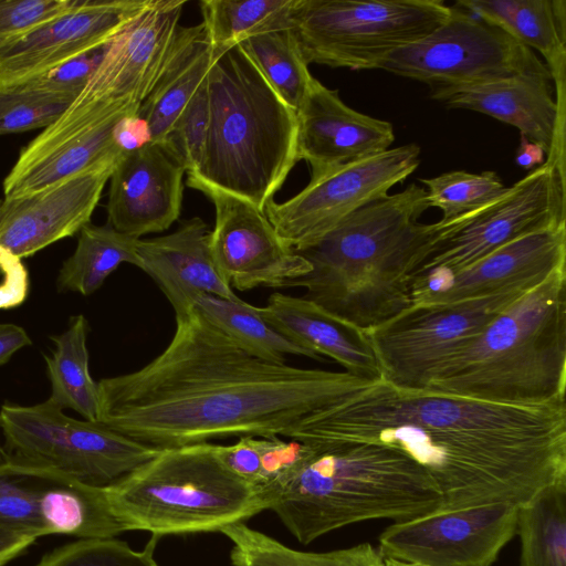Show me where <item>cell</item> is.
<instances>
[{"mask_svg": "<svg viewBox=\"0 0 566 566\" xmlns=\"http://www.w3.org/2000/svg\"><path fill=\"white\" fill-rule=\"evenodd\" d=\"M322 449L375 443L421 465L439 511L521 505L566 481V402L505 405L394 386L380 377L290 437Z\"/></svg>", "mask_w": 566, "mask_h": 566, "instance_id": "obj_1", "label": "cell"}, {"mask_svg": "<svg viewBox=\"0 0 566 566\" xmlns=\"http://www.w3.org/2000/svg\"><path fill=\"white\" fill-rule=\"evenodd\" d=\"M373 380L260 359L192 308L140 369L97 382L96 423L158 450L231 437L289 438Z\"/></svg>", "mask_w": 566, "mask_h": 566, "instance_id": "obj_2", "label": "cell"}, {"mask_svg": "<svg viewBox=\"0 0 566 566\" xmlns=\"http://www.w3.org/2000/svg\"><path fill=\"white\" fill-rule=\"evenodd\" d=\"M428 208L416 184L366 205L297 251L311 271L282 287H304L303 297L360 333L391 319L411 306L417 270L474 213L418 222Z\"/></svg>", "mask_w": 566, "mask_h": 566, "instance_id": "obj_3", "label": "cell"}, {"mask_svg": "<svg viewBox=\"0 0 566 566\" xmlns=\"http://www.w3.org/2000/svg\"><path fill=\"white\" fill-rule=\"evenodd\" d=\"M303 545L369 520L408 521L440 510L441 492L403 452L375 443L340 444L307 453L260 491Z\"/></svg>", "mask_w": 566, "mask_h": 566, "instance_id": "obj_4", "label": "cell"}, {"mask_svg": "<svg viewBox=\"0 0 566 566\" xmlns=\"http://www.w3.org/2000/svg\"><path fill=\"white\" fill-rule=\"evenodd\" d=\"M208 128L187 185L243 198L264 211L298 161L296 112L235 45L207 75Z\"/></svg>", "mask_w": 566, "mask_h": 566, "instance_id": "obj_5", "label": "cell"}, {"mask_svg": "<svg viewBox=\"0 0 566 566\" xmlns=\"http://www.w3.org/2000/svg\"><path fill=\"white\" fill-rule=\"evenodd\" d=\"M424 389L505 405L566 402V266L504 308Z\"/></svg>", "mask_w": 566, "mask_h": 566, "instance_id": "obj_6", "label": "cell"}, {"mask_svg": "<svg viewBox=\"0 0 566 566\" xmlns=\"http://www.w3.org/2000/svg\"><path fill=\"white\" fill-rule=\"evenodd\" d=\"M107 491L126 531L159 537L220 532L264 511L259 490L230 471L212 443L160 450Z\"/></svg>", "mask_w": 566, "mask_h": 566, "instance_id": "obj_7", "label": "cell"}, {"mask_svg": "<svg viewBox=\"0 0 566 566\" xmlns=\"http://www.w3.org/2000/svg\"><path fill=\"white\" fill-rule=\"evenodd\" d=\"M450 14L442 0H296L290 27L307 64L375 70Z\"/></svg>", "mask_w": 566, "mask_h": 566, "instance_id": "obj_8", "label": "cell"}, {"mask_svg": "<svg viewBox=\"0 0 566 566\" xmlns=\"http://www.w3.org/2000/svg\"><path fill=\"white\" fill-rule=\"evenodd\" d=\"M0 432L8 462L55 471L102 488L122 480L160 451L96 422L69 417L49 399L33 406L3 403Z\"/></svg>", "mask_w": 566, "mask_h": 566, "instance_id": "obj_9", "label": "cell"}, {"mask_svg": "<svg viewBox=\"0 0 566 566\" xmlns=\"http://www.w3.org/2000/svg\"><path fill=\"white\" fill-rule=\"evenodd\" d=\"M528 290L447 304H412L363 332L380 378L401 388L424 389L437 371Z\"/></svg>", "mask_w": 566, "mask_h": 566, "instance_id": "obj_10", "label": "cell"}, {"mask_svg": "<svg viewBox=\"0 0 566 566\" xmlns=\"http://www.w3.org/2000/svg\"><path fill=\"white\" fill-rule=\"evenodd\" d=\"M377 69L423 82L430 88L479 84L517 74L551 76L531 49L457 6L433 32L394 50Z\"/></svg>", "mask_w": 566, "mask_h": 566, "instance_id": "obj_11", "label": "cell"}, {"mask_svg": "<svg viewBox=\"0 0 566 566\" xmlns=\"http://www.w3.org/2000/svg\"><path fill=\"white\" fill-rule=\"evenodd\" d=\"M420 164V147L407 144L339 166L317 177L291 199L270 201L265 216L282 241L302 251L366 205L384 198Z\"/></svg>", "mask_w": 566, "mask_h": 566, "instance_id": "obj_12", "label": "cell"}, {"mask_svg": "<svg viewBox=\"0 0 566 566\" xmlns=\"http://www.w3.org/2000/svg\"><path fill=\"white\" fill-rule=\"evenodd\" d=\"M138 109L117 102H75L21 148L3 179V198L41 191L91 170L116 165L125 150L116 138Z\"/></svg>", "mask_w": 566, "mask_h": 566, "instance_id": "obj_13", "label": "cell"}, {"mask_svg": "<svg viewBox=\"0 0 566 566\" xmlns=\"http://www.w3.org/2000/svg\"><path fill=\"white\" fill-rule=\"evenodd\" d=\"M566 224V178L548 163L475 211L415 273H454L526 234ZM413 275V276H415Z\"/></svg>", "mask_w": 566, "mask_h": 566, "instance_id": "obj_14", "label": "cell"}, {"mask_svg": "<svg viewBox=\"0 0 566 566\" xmlns=\"http://www.w3.org/2000/svg\"><path fill=\"white\" fill-rule=\"evenodd\" d=\"M516 510L488 504L396 522L380 534L378 552L413 566H491L515 535Z\"/></svg>", "mask_w": 566, "mask_h": 566, "instance_id": "obj_15", "label": "cell"}, {"mask_svg": "<svg viewBox=\"0 0 566 566\" xmlns=\"http://www.w3.org/2000/svg\"><path fill=\"white\" fill-rule=\"evenodd\" d=\"M199 191L213 203L210 251L220 276L231 287H282L311 271L310 263L282 241L264 211L217 189Z\"/></svg>", "mask_w": 566, "mask_h": 566, "instance_id": "obj_16", "label": "cell"}, {"mask_svg": "<svg viewBox=\"0 0 566 566\" xmlns=\"http://www.w3.org/2000/svg\"><path fill=\"white\" fill-rule=\"evenodd\" d=\"M149 0H77L69 13L0 46V88L49 73L106 46Z\"/></svg>", "mask_w": 566, "mask_h": 566, "instance_id": "obj_17", "label": "cell"}, {"mask_svg": "<svg viewBox=\"0 0 566 566\" xmlns=\"http://www.w3.org/2000/svg\"><path fill=\"white\" fill-rule=\"evenodd\" d=\"M562 266H566V224L521 237L454 273L416 274L411 305L455 303L530 290Z\"/></svg>", "mask_w": 566, "mask_h": 566, "instance_id": "obj_18", "label": "cell"}, {"mask_svg": "<svg viewBox=\"0 0 566 566\" xmlns=\"http://www.w3.org/2000/svg\"><path fill=\"white\" fill-rule=\"evenodd\" d=\"M186 0H149L103 51L75 102L109 101L139 111L170 55Z\"/></svg>", "mask_w": 566, "mask_h": 566, "instance_id": "obj_19", "label": "cell"}, {"mask_svg": "<svg viewBox=\"0 0 566 566\" xmlns=\"http://www.w3.org/2000/svg\"><path fill=\"white\" fill-rule=\"evenodd\" d=\"M433 99L449 107L483 113L518 129L539 145L545 161L565 175L566 112L554 98L551 76L517 74L490 82L430 88Z\"/></svg>", "mask_w": 566, "mask_h": 566, "instance_id": "obj_20", "label": "cell"}, {"mask_svg": "<svg viewBox=\"0 0 566 566\" xmlns=\"http://www.w3.org/2000/svg\"><path fill=\"white\" fill-rule=\"evenodd\" d=\"M185 172L164 145L125 151L108 180L107 223L135 239L167 230L181 211Z\"/></svg>", "mask_w": 566, "mask_h": 566, "instance_id": "obj_21", "label": "cell"}, {"mask_svg": "<svg viewBox=\"0 0 566 566\" xmlns=\"http://www.w3.org/2000/svg\"><path fill=\"white\" fill-rule=\"evenodd\" d=\"M115 166L34 193L0 199V251L23 259L78 233L91 222Z\"/></svg>", "mask_w": 566, "mask_h": 566, "instance_id": "obj_22", "label": "cell"}, {"mask_svg": "<svg viewBox=\"0 0 566 566\" xmlns=\"http://www.w3.org/2000/svg\"><path fill=\"white\" fill-rule=\"evenodd\" d=\"M297 159L311 167V178L374 156L395 140L391 123L359 113L346 105L337 90L315 77L296 109Z\"/></svg>", "mask_w": 566, "mask_h": 566, "instance_id": "obj_23", "label": "cell"}, {"mask_svg": "<svg viewBox=\"0 0 566 566\" xmlns=\"http://www.w3.org/2000/svg\"><path fill=\"white\" fill-rule=\"evenodd\" d=\"M142 270L158 284L184 317L202 295L241 301L220 276L210 251V230L199 217L185 220L172 233L138 241Z\"/></svg>", "mask_w": 566, "mask_h": 566, "instance_id": "obj_24", "label": "cell"}, {"mask_svg": "<svg viewBox=\"0 0 566 566\" xmlns=\"http://www.w3.org/2000/svg\"><path fill=\"white\" fill-rule=\"evenodd\" d=\"M261 317L280 334L310 352L316 359L332 358L354 376L380 377L375 356L363 334L346 326L305 297L281 292L259 307Z\"/></svg>", "mask_w": 566, "mask_h": 566, "instance_id": "obj_25", "label": "cell"}, {"mask_svg": "<svg viewBox=\"0 0 566 566\" xmlns=\"http://www.w3.org/2000/svg\"><path fill=\"white\" fill-rule=\"evenodd\" d=\"M455 6L537 51L554 83L556 103L566 112L565 0H459Z\"/></svg>", "mask_w": 566, "mask_h": 566, "instance_id": "obj_26", "label": "cell"}, {"mask_svg": "<svg viewBox=\"0 0 566 566\" xmlns=\"http://www.w3.org/2000/svg\"><path fill=\"white\" fill-rule=\"evenodd\" d=\"M12 465L31 480L45 535L94 539L126 532L112 507L107 486L91 485L51 470Z\"/></svg>", "mask_w": 566, "mask_h": 566, "instance_id": "obj_27", "label": "cell"}, {"mask_svg": "<svg viewBox=\"0 0 566 566\" xmlns=\"http://www.w3.org/2000/svg\"><path fill=\"white\" fill-rule=\"evenodd\" d=\"M214 61L203 24L179 27L168 61L137 113L147 143L166 145L187 103Z\"/></svg>", "mask_w": 566, "mask_h": 566, "instance_id": "obj_28", "label": "cell"}, {"mask_svg": "<svg viewBox=\"0 0 566 566\" xmlns=\"http://www.w3.org/2000/svg\"><path fill=\"white\" fill-rule=\"evenodd\" d=\"M87 333V319L80 314L70 319L63 333L51 337L54 349L44 357L51 382L48 399L62 410L72 409L84 420L96 422L98 386L90 374Z\"/></svg>", "mask_w": 566, "mask_h": 566, "instance_id": "obj_29", "label": "cell"}, {"mask_svg": "<svg viewBox=\"0 0 566 566\" xmlns=\"http://www.w3.org/2000/svg\"><path fill=\"white\" fill-rule=\"evenodd\" d=\"M138 241L139 239L124 234L108 223H86L78 232L73 254L60 269L57 290L87 296L98 290L122 263H129L142 270Z\"/></svg>", "mask_w": 566, "mask_h": 566, "instance_id": "obj_30", "label": "cell"}, {"mask_svg": "<svg viewBox=\"0 0 566 566\" xmlns=\"http://www.w3.org/2000/svg\"><path fill=\"white\" fill-rule=\"evenodd\" d=\"M232 543L234 566H385L378 549L364 543L350 548L314 553L285 546L244 522L220 531Z\"/></svg>", "mask_w": 566, "mask_h": 566, "instance_id": "obj_31", "label": "cell"}, {"mask_svg": "<svg viewBox=\"0 0 566 566\" xmlns=\"http://www.w3.org/2000/svg\"><path fill=\"white\" fill-rule=\"evenodd\" d=\"M521 566H566V481L517 506Z\"/></svg>", "mask_w": 566, "mask_h": 566, "instance_id": "obj_32", "label": "cell"}, {"mask_svg": "<svg viewBox=\"0 0 566 566\" xmlns=\"http://www.w3.org/2000/svg\"><path fill=\"white\" fill-rule=\"evenodd\" d=\"M193 308L238 346L260 359L274 364H285V355L316 359L310 352L270 326L261 317L258 306L243 300L231 301L202 295L197 298Z\"/></svg>", "mask_w": 566, "mask_h": 566, "instance_id": "obj_33", "label": "cell"}, {"mask_svg": "<svg viewBox=\"0 0 566 566\" xmlns=\"http://www.w3.org/2000/svg\"><path fill=\"white\" fill-rule=\"evenodd\" d=\"M238 45L273 91L296 112L313 76L292 28L269 29Z\"/></svg>", "mask_w": 566, "mask_h": 566, "instance_id": "obj_34", "label": "cell"}, {"mask_svg": "<svg viewBox=\"0 0 566 566\" xmlns=\"http://www.w3.org/2000/svg\"><path fill=\"white\" fill-rule=\"evenodd\" d=\"M296 0H202L200 10L214 60L262 31L290 25Z\"/></svg>", "mask_w": 566, "mask_h": 566, "instance_id": "obj_35", "label": "cell"}, {"mask_svg": "<svg viewBox=\"0 0 566 566\" xmlns=\"http://www.w3.org/2000/svg\"><path fill=\"white\" fill-rule=\"evenodd\" d=\"M420 182L427 187L429 208H439L442 211L441 220L443 221L475 212L509 189L495 171L471 174L455 170L420 179Z\"/></svg>", "mask_w": 566, "mask_h": 566, "instance_id": "obj_36", "label": "cell"}, {"mask_svg": "<svg viewBox=\"0 0 566 566\" xmlns=\"http://www.w3.org/2000/svg\"><path fill=\"white\" fill-rule=\"evenodd\" d=\"M77 97L31 81L0 88V135L44 129Z\"/></svg>", "mask_w": 566, "mask_h": 566, "instance_id": "obj_37", "label": "cell"}, {"mask_svg": "<svg viewBox=\"0 0 566 566\" xmlns=\"http://www.w3.org/2000/svg\"><path fill=\"white\" fill-rule=\"evenodd\" d=\"M159 538L153 535L142 551L114 537L77 539L45 554L36 566H159L154 557Z\"/></svg>", "mask_w": 566, "mask_h": 566, "instance_id": "obj_38", "label": "cell"}, {"mask_svg": "<svg viewBox=\"0 0 566 566\" xmlns=\"http://www.w3.org/2000/svg\"><path fill=\"white\" fill-rule=\"evenodd\" d=\"M0 526L35 539L45 535L30 478L7 460L0 465Z\"/></svg>", "mask_w": 566, "mask_h": 566, "instance_id": "obj_39", "label": "cell"}, {"mask_svg": "<svg viewBox=\"0 0 566 566\" xmlns=\"http://www.w3.org/2000/svg\"><path fill=\"white\" fill-rule=\"evenodd\" d=\"M208 128L207 77L179 114L165 147L182 165L187 176L201 161Z\"/></svg>", "mask_w": 566, "mask_h": 566, "instance_id": "obj_40", "label": "cell"}, {"mask_svg": "<svg viewBox=\"0 0 566 566\" xmlns=\"http://www.w3.org/2000/svg\"><path fill=\"white\" fill-rule=\"evenodd\" d=\"M77 0H0V46L69 13Z\"/></svg>", "mask_w": 566, "mask_h": 566, "instance_id": "obj_41", "label": "cell"}, {"mask_svg": "<svg viewBox=\"0 0 566 566\" xmlns=\"http://www.w3.org/2000/svg\"><path fill=\"white\" fill-rule=\"evenodd\" d=\"M0 310L23 304L29 294V272L22 259L0 251Z\"/></svg>", "mask_w": 566, "mask_h": 566, "instance_id": "obj_42", "label": "cell"}, {"mask_svg": "<svg viewBox=\"0 0 566 566\" xmlns=\"http://www.w3.org/2000/svg\"><path fill=\"white\" fill-rule=\"evenodd\" d=\"M31 344V338L21 326L0 324V365L8 363L15 352Z\"/></svg>", "mask_w": 566, "mask_h": 566, "instance_id": "obj_43", "label": "cell"}, {"mask_svg": "<svg viewBox=\"0 0 566 566\" xmlns=\"http://www.w3.org/2000/svg\"><path fill=\"white\" fill-rule=\"evenodd\" d=\"M34 541L32 536L0 526V566L18 557Z\"/></svg>", "mask_w": 566, "mask_h": 566, "instance_id": "obj_44", "label": "cell"}, {"mask_svg": "<svg viewBox=\"0 0 566 566\" xmlns=\"http://www.w3.org/2000/svg\"><path fill=\"white\" fill-rule=\"evenodd\" d=\"M544 149L525 137L521 136V142L515 155L516 164L527 170H533L536 166H541L545 163Z\"/></svg>", "mask_w": 566, "mask_h": 566, "instance_id": "obj_45", "label": "cell"}, {"mask_svg": "<svg viewBox=\"0 0 566 566\" xmlns=\"http://www.w3.org/2000/svg\"><path fill=\"white\" fill-rule=\"evenodd\" d=\"M384 564H385V566H413V565L403 564V563L395 562V560H390V559H384Z\"/></svg>", "mask_w": 566, "mask_h": 566, "instance_id": "obj_46", "label": "cell"}, {"mask_svg": "<svg viewBox=\"0 0 566 566\" xmlns=\"http://www.w3.org/2000/svg\"><path fill=\"white\" fill-rule=\"evenodd\" d=\"M6 453L3 451L2 444L0 442V465L6 462Z\"/></svg>", "mask_w": 566, "mask_h": 566, "instance_id": "obj_47", "label": "cell"}]
</instances>
